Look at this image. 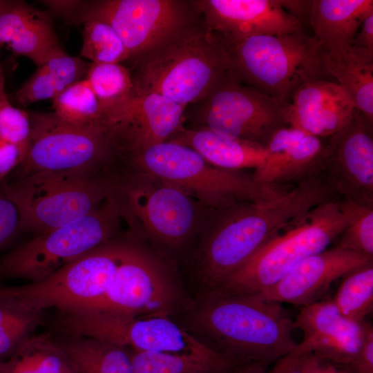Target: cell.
<instances>
[{
  "label": "cell",
  "mask_w": 373,
  "mask_h": 373,
  "mask_svg": "<svg viewBox=\"0 0 373 373\" xmlns=\"http://www.w3.org/2000/svg\"><path fill=\"white\" fill-rule=\"evenodd\" d=\"M317 203L312 188L300 183L269 199L207 207L189 257L196 297L217 290L265 243Z\"/></svg>",
  "instance_id": "6da1fadb"
},
{
  "label": "cell",
  "mask_w": 373,
  "mask_h": 373,
  "mask_svg": "<svg viewBox=\"0 0 373 373\" xmlns=\"http://www.w3.org/2000/svg\"><path fill=\"white\" fill-rule=\"evenodd\" d=\"M71 373H76V372H71Z\"/></svg>",
  "instance_id": "c3c4849f"
},
{
  "label": "cell",
  "mask_w": 373,
  "mask_h": 373,
  "mask_svg": "<svg viewBox=\"0 0 373 373\" xmlns=\"http://www.w3.org/2000/svg\"><path fill=\"white\" fill-rule=\"evenodd\" d=\"M0 46L38 67L63 50L50 15L19 1H0Z\"/></svg>",
  "instance_id": "603a6c76"
},
{
  "label": "cell",
  "mask_w": 373,
  "mask_h": 373,
  "mask_svg": "<svg viewBox=\"0 0 373 373\" xmlns=\"http://www.w3.org/2000/svg\"><path fill=\"white\" fill-rule=\"evenodd\" d=\"M298 354L307 373H347L328 361L312 353Z\"/></svg>",
  "instance_id": "b9f144b4"
},
{
  "label": "cell",
  "mask_w": 373,
  "mask_h": 373,
  "mask_svg": "<svg viewBox=\"0 0 373 373\" xmlns=\"http://www.w3.org/2000/svg\"><path fill=\"white\" fill-rule=\"evenodd\" d=\"M325 73L336 83L355 108L373 121V56L353 48L323 53Z\"/></svg>",
  "instance_id": "484cf974"
},
{
  "label": "cell",
  "mask_w": 373,
  "mask_h": 373,
  "mask_svg": "<svg viewBox=\"0 0 373 373\" xmlns=\"http://www.w3.org/2000/svg\"><path fill=\"white\" fill-rule=\"evenodd\" d=\"M341 279L333 302L346 318L365 321L373 311V262L351 270Z\"/></svg>",
  "instance_id": "f546056e"
},
{
  "label": "cell",
  "mask_w": 373,
  "mask_h": 373,
  "mask_svg": "<svg viewBox=\"0 0 373 373\" xmlns=\"http://www.w3.org/2000/svg\"><path fill=\"white\" fill-rule=\"evenodd\" d=\"M126 234L99 245L48 277L20 286H0V297L24 311L41 314L82 309L106 294L123 255Z\"/></svg>",
  "instance_id": "4fadbf2b"
},
{
  "label": "cell",
  "mask_w": 373,
  "mask_h": 373,
  "mask_svg": "<svg viewBox=\"0 0 373 373\" xmlns=\"http://www.w3.org/2000/svg\"><path fill=\"white\" fill-rule=\"evenodd\" d=\"M26 152V149L0 137V182L21 164Z\"/></svg>",
  "instance_id": "ab89813d"
},
{
  "label": "cell",
  "mask_w": 373,
  "mask_h": 373,
  "mask_svg": "<svg viewBox=\"0 0 373 373\" xmlns=\"http://www.w3.org/2000/svg\"><path fill=\"white\" fill-rule=\"evenodd\" d=\"M283 8L290 15L298 19L305 15H309L312 1L280 0Z\"/></svg>",
  "instance_id": "ee69618b"
},
{
  "label": "cell",
  "mask_w": 373,
  "mask_h": 373,
  "mask_svg": "<svg viewBox=\"0 0 373 373\" xmlns=\"http://www.w3.org/2000/svg\"><path fill=\"white\" fill-rule=\"evenodd\" d=\"M222 41L237 79L283 103L304 83L326 75L321 46L303 30Z\"/></svg>",
  "instance_id": "52a82bcc"
},
{
  "label": "cell",
  "mask_w": 373,
  "mask_h": 373,
  "mask_svg": "<svg viewBox=\"0 0 373 373\" xmlns=\"http://www.w3.org/2000/svg\"><path fill=\"white\" fill-rule=\"evenodd\" d=\"M74 372L66 357L55 341L44 336L26 338L9 360L2 362L0 368V373Z\"/></svg>",
  "instance_id": "f1b7e54d"
},
{
  "label": "cell",
  "mask_w": 373,
  "mask_h": 373,
  "mask_svg": "<svg viewBox=\"0 0 373 373\" xmlns=\"http://www.w3.org/2000/svg\"><path fill=\"white\" fill-rule=\"evenodd\" d=\"M355 108L336 82L321 78L294 91L286 108V121L289 126L325 139L347 124Z\"/></svg>",
  "instance_id": "7402d4cb"
},
{
  "label": "cell",
  "mask_w": 373,
  "mask_h": 373,
  "mask_svg": "<svg viewBox=\"0 0 373 373\" xmlns=\"http://www.w3.org/2000/svg\"><path fill=\"white\" fill-rule=\"evenodd\" d=\"M169 141L194 149L211 164L226 170L255 169L267 157L263 146L222 136L203 127H184Z\"/></svg>",
  "instance_id": "d4e9b609"
},
{
  "label": "cell",
  "mask_w": 373,
  "mask_h": 373,
  "mask_svg": "<svg viewBox=\"0 0 373 373\" xmlns=\"http://www.w3.org/2000/svg\"><path fill=\"white\" fill-rule=\"evenodd\" d=\"M155 93H133L102 111L101 121L124 160L149 146L171 139L184 128V110Z\"/></svg>",
  "instance_id": "2e32d148"
},
{
  "label": "cell",
  "mask_w": 373,
  "mask_h": 373,
  "mask_svg": "<svg viewBox=\"0 0 373 373\" xmlns=\"http://www.w3.org/2000/svg\"><path fill=\"white\" fill-rule=\"evenodd\" d=\"M126 247L106 294L77 311L138 317L178 316L189 309V296L178 276L175 262L126 232Z\"/></svg>",
  "instance_id": "8992f818"
},
{
  "label": "cell",
  "mask_w": 373,
  "mask_h": 373,
  "mask_svg": "<svg viewBox=\"0 0 373 373\" xmlns=\"http://www.w3.org/2000/svg\"><path fill=\"white\" fill-rule=\"evenodd\" d=\"M52 100L54 113L66 122L86 126L100 122V106L86 78L70 85Z\"/></svg>",
  "instance_id": "d6a6232c"
},
{
  "label": "cell",
  "mask_w": 373,
  "mask_h": 373,
  "mask_svg": "<svg viewBox=\"0 0 373 373\" xmlns=\"http://www.w3.org/2000/svg\"><path fill=\"white\" fill-rule=\"evenodd\" d=\"M80 55L93 64H120L128 60L127 50L116 31L107 23L89 20L84 23Z\"/></svg>",
  "instance_id": "836d02e7"
},
{
  "label": "cell",
  "mask_w": 373,
  "mask_h": 373,
  "mask_svg": "<svg viewBox=\"0 0 373 373\" xmlns=\"http://www.w3.org/2000/svg\"><path fill=\"white\" fill-rule=\"evenodd\" d=\"M268 373H307L303 367L300 356L292 351L278 359Z\"/></svg>",
  "instance_id": "7bdbcfd3"
},
{
  "label": "cell",
  "mask_w": 373,
  "mask_h": 373,
  "mask_svg": "<svg viewBox=\"0 0 373 373\" xmlns=\"http://www.w3.org/2000/svg\"><path fill=\"white\" fill-rule=\"evenodd\" d=\"M20 216L15 203L0 182V248L8 245L20 232Z\"/></svg>",
  "instance_id": "74e56055"
},
{
  "label": "cell",
  "mask_w": 373,
  "mask_h": 373,
  "mask_svg": "<svg viewBox=\"0 0 373 373\" xmlns=\"http://www.w3.org/2000/svg\"><path fill=\"white\" fill-rule=\"evenodd\" d=\"M373 121L354 109L326 141L324 172L341 198L373 202Z\"/></svg>",
  "instance_id": "e0dca14e"
},
{
  "label": "cell",
  "mask_w": 373,
  "mask_h": 373,
  "mask_svg": "<svg viewBox=\"0 0 373 373\" xmlns=\"http://www.w3.org/2000/svg\"><path fill=\"white\" fill-rule=\"evenodd\" d=\"M40 314L24 311L0 297V358L15 352L38 324Z\"/></svg>",
  "instance_id": "d590c367"
},
{
  "label": "cell",
  "mask_w": 373,
  "mask_h": 373,
  "mask_svg": "<svg viewBox=\"0 0 373 373\" xmlns=\"http://www.w3.org/2000/svg\"><path fill=\"white\" fill-rule=\"evenodd\" d=\"M2 362H3V361H2L1 359L0 358V368H1V366Z\"/></svg>",
  "instance_id": "7dc6e473"
},
{
  "label": "cell",
  "mask_w": 373,
  "mask_h": 373,
  "mask_svg": "<svg viewBox=\"0 0 373 373\" xmlns=\"http://www.w3.org/2000/svg\"><path fill=\"white\" fill-rule=\"evenodd\" d=\"M228 373H268L266 367L258 363H244L235 366Z\"/></svg>",
  "instance_id": "f6af8a7d"
},
{
  "label": "cell",
  "mask_w": 373,
  "mask_h": 373,
  "mask_svg": "<svg viewBox=\"0 0 373 373\" xmlns=\"http://www.w3.org/2000/svg\"><path fill=\"white\" fill-rule=\"evenodd\" d=\"M370 262L373 258L336 246L302 260L278 283L254 296L304 307L318 301L335 280Z\"/></svg>",
  "instance_id": "ffe728a7"
},
{
  "label": "cell",
  "mask_w": 373,
  "mask_h": 373,
  "mask_svg": "<svg viewBox=\"0 0 373 373\" xmlns=\"http://www.w3.org/2000/svg\"><path fill=\"white\" fill-rule=\"evenodd\" d=\"M31 124L29 113L13 106L6 96L0 99V137L27 149Z\"/></svg>",
  "instance_id": "8d00e7d4"
},
{
  "label": "cell",
  "mask_w": 373,
  "mask_h": 373,
  "mask_svg": "<svg viewBox=\"0 0 373 373\" xmlns=\"http://www.w3.org/2000/svg\"><path fill=\"white\" fill-rule=\"evenodd\" d=\"M372 14V0H313L309 15L312 37L324 52L345 50Z\"/></svg>",
  "instance_id": "cb8c5ba5"
},
{
  "label": "cell",
  "mask_w": 373,
  "mask_h": 373,
  "mask_svg": "<svg viewBox=\"0 0 373 373\" xmlns=\"http://www.w3.org/2000/svg\"><path fill=\"white\" fill-rule=\"evenodd\" d=\"M52 11L69 22L99 20L118 34L135 61L166 42L200 17L194 1L99 0L55 1Z\"/></svg>",
  "instance_id": "30bf717a"
},
{
  "label": "cell",
  "mask_w": 373,
  "mask_h": 373,
  "mask_svg": "<svg viewBox=\"0 0 373 373\" xmlns=\"http://www.w3.org/2000/svg\"><path fill=\"white\" fill-rule=\"evenodd\" d=\"M113 195L130 233L173 262L189 255L207 207L131 164L117 171Z\"/></svg>",
  "instance_id": "3957f363"
},
{
  "label": "cell",
  "mask_w": 373,
  "mask_h": 373,
  "mask_svg": "<svg viewBox=\"0 0 373 373\" xmlns=\"http://www.w3.org/2000/svg\"><path fill=\"white\" fill-rule=\"evenodd\" d=\"M304 334L294 350L312 353L343 368L358 351L370 323L344 316L333 300H318L303 307L294 321Z\"/></svg>",
  "instance_id": "d6986e66"
},
{
  "label": "cell",
  "mask_w": 373,
  "mask_h": 373,
  "mask_svg": "<svg viewBox=\"0 0 373 373\" xmlns=\"http://www.w3.org/2000/svg\"><path fill=\"white\" fill-rule=\"evenodd\" d=\"M64 335L53 341L76 373H133L126 348L93 338Z\"/></svg>",
  "instance_id": "4316f807"
},
{
  "label": "cell",
  "mask_w": 373,
  "mask_h": 373,
  "mask_svg": "<svg viewBox=\"0 0 373 373\" xmlns=\"http://www.w3.org/2000/svg\"><path fill=\"white\" fill-rule=\"evenodd\" d=\"M2 184L19 210V231L39 235L93 211L113 195L115 176L109 169L40 171Z\"/></svg>",
  "instance_id": "5b68a950"
},
{
  "label": "cell",
  "mask_w": 373,
  "mask_h": 373,
  "mask_svg": "<svg viewBox=\"0 0 373 373\" xmlns=\"http://www.w3.org/2000/svg\"><path fill=\"white\" fill-rule=\"evenodd\" d=\"M181 317L184 328L201 342L238 363L265 367L298 343L293 321L281 303L254 295L210 294L193 298Z\"/></svg>",
  "instance_id": "7a4b0ae2"
},
{
  "label": "cell",
  "mask_w": 373,
  "mask_h": 373,
  "mask_svg": "<svg viewBox=\"0 0 373 373\" xmlns=\"http://www.w3.org/2000/svg\"><path fill=\"white\" fill-rule=\"evenodd\" d=\"M86 78L102 111L126 100L135 91L131 71L120 64L91 63Z\"/></svg>",
  "instance_id": "1f68e13d"
},
{
  "label": "cell",
  "mask_w": 373,
  "mask_h": 373,
  "mask_svg": "<svg viewBox=\"0 0 373 373\" xmlns=\"http://www.w3.org/2000/svg\"><path fill=\"white\" fill-rule=\"evenodd\" d=\"M349 220L338 237L337 247L373 258V202L341 198Z\"/></svg>",
  "instance_id": "e575fe53"
},
{
  "label": "cell",
  "mask_w": 373,
  "mask_h": 373,
  "mask_svg": "<svg viewBox=\"0 0 373 373\" xmlns=\"http://www.w3.org/2000/svg\"><path fill=\"white\" fill-rule=\"evenodd\" d=\"M200 102L204 103L198 127L229 138L265 147L276 131L288 126V103L243 84L230 70L221 75Z\"/></svg>",
  "instance_id": "9a60e30c"
},
{
  "label": "cell",
  "mask_w": 373,
  "mask_h": 373,
  "mask_svg": "<svg viewBox=\"0 0 373 373\" xmlns=\"http://www.w3.org/2000/svg\"><path fill=\"white\" fill-rule=\"evenodd\" d=\"M133 373H228L238 364H224L196 358L134 351L130 352Z\"/></svg>",
  "instance_id": "4dcf8cb0"
},
{
  "label": "cell",
  "mask_w": 373,
  "mask_h": 373,
  "mask_svg": "<svg viewBox=\"0 0 373 373\" xmlns=\"http://www.w3.org/2000/svg\"><path fill=\"white\" fill-rule=\"evenodd\" d=\"M90 64L81 58L72 57L64 50L48 59L15 93L14 99L23 106L32 103L53 99L70 85L83 79Z\"/></svg>",
  "instance_id": "83f0119b"
},
{
  "label": "cell",
  "mask_w": 373,
  "mask_h": 373,
  "mask_svg": "<svg viewBox=\"0 0 373 373\" xmlns=\"http://www.w3.org/2000/svg\"><path fill=\"white\" fill-rule=\"evenodd\" d=\"M7 96L5 92V79L3 68L0 62V99Z\"/></svg>",
  "instance_id": "bcb514c9"
},
{
  "label": "cell",
  "mask_w": 373,
  "mask_h": 373,
  "mask_svg": "<svg viewBox=\"0 0 373 373\" xmlns=\"http://www.w3.org/2000/svg\"><path fill=\"white\" fill-rule=\"evenodd\" d=\"M126 162L179 189L208 208L238 200H263L283 191L256 182L244 171L216 167L194 149L169 140L149 146Z\"/></svg>",
  "instance_id": "9c48e42d"
},
{
  "label": "cell",
  "mask_w": 373,
  "mask_h": 373,
  "mask_svg": "<svg viewBox=\"0 0 373 373\" xmlns=\"http://www.w3.org/2000/svg\"><path fill=\"white\" fill-rule=\"evenodd\" d=\"M64 334L93 338L134 351L180 355L236 364L166 314L138 317L102 312H59L55 325Z\"/></svg>",
  "instance_id": "7c38bea8"
},
{
  "label": "cell",
  "mask_w": 373,
  "mask_h": 373,
  "mask_svg": "<svg viewBox=\"0 0 373 373\" xmlns=\"http://www.w3.org/2000/svg\"><path fill=\"white\" fill-rule=\"evenodd\" d=\"M123 219L112 195L87 215L19 245L0 257V281L38 282L120 236Z\"/></svg>",
  "instance_id": "8fae6325"
},
{
  "label": "cell",
  "mask_w": 373,
  "mask_h": 373,
  "mask_svg": "<svg viewBox=\"0 0 373 373\" xmlns=\"http://www.w3.org/2000/svg\"><path fill=\"white\" fill-rule=\"evenodd\" d=\"M341 370L347 373H373V327L371 324L358 351Z\"/></svg>",
  "instance_id": "f35d334b"
},
{
  "label": "cell",
  "mask_w": 373,
  "mask_h": 373,
  "mask_svg": "<svg viewBox=\"0 0 373 373\" xmlns=\"http://www.w3.org/2000/svg\"><path fill=\"white\" fill-rule=\"evenodd\" d=\"M29 115L31 131L26 155L10 178L40 171L113 170L122 161L101 122L79 126L61 120L55 113Z\"/></svg>",
  "instance_id": "5bb4252c"
},
{
  "label": "cell",
  "mask_w": 373,
  "mask_h": 373,
  "mask_svg": "<svg viewBox=\"0 0 373 373\" xmlns=\"http://www.w3.org/2000/svg\"><path fill=\"white\" fill-rule=\"evenodd\" d=\"M204 25L224 41L258 35H284L303 30L280 0L194 1Z\"/></svg>",
  "instance_id": "ac0fdd59"
},
{
  "label": "cell",
  "mask_w": 373,
  "mask_h": 373,
  "mask_svg": "<svg viewBox=\"0 0 373 373\" xmlns=\"http://www.w3.org/2000/svg\"><path fill=\"white\" fill-rule=\"evenodd\" d=\"M349 220L340 198L321 204L265 243L211 294L255 295L270 288L298 262L336 240Z\"/></svg>",
  "instance_id": "ba28073f"
},
{
  "label": "cell",
  "mask_w": 373,
  "mask_h": 373,
  "mask_svg": "<svg viewBox=\"0 0 373 373\" xmlns=\"http://www.w3.org/2000/svg\"><path fill=\"white\" fill-rule=\"evenodd\" d=\"M287 126L276 131L265 146L267 157L252 178L274 186L303 181L324 170L326 141Z\"/></svg>",
  "instance_id": "44dd1931"
},
{
  "label": "cell",
  "mask_w": 373,
  "mask_h": 373,
  "mask_svg": "<svg viewBox=\"0 0 373 373\" xmlns=\"http://www.w3.org/2000/svg\"><path fill=\"white\" fill-rule=\"evenodd\" d=\"M351 46L357 50L373 56V14L363 21Z\"/></svg>",
  "instance_id": "60d3db41"
},
{
  "label": "cell",
  "mask_w": 373,
  "mask_h": 373,
  "mask_svg": "<svg viewBox=\"0 0 373 373\" xmlns=\"http://www.w3.org/2000/svg\"><path fill=\"white\" fill-rule=\"evenodd\" d=\"M133 64L136 91L158 94L186 108L202 99L231 68L222 40L198 20Z\"/></svg>",
  "instance_id": "277c9868"
}]
</instances>
